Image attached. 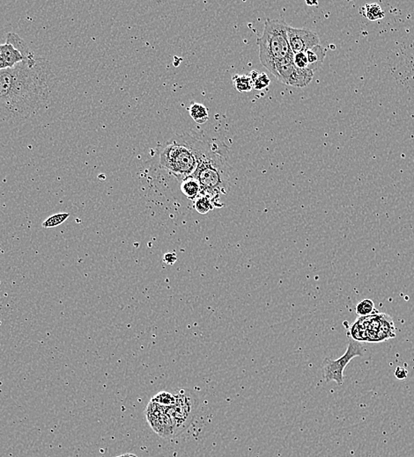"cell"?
Instances as JSON below:
<instances>
[{
  "mask_svg": "<svg viewBox=\"0 0 414 457\" xmlns=\"http://www.w3.org/2000/svg\"><path fill=\"white\" fill-rule=\"evenodd\" d=\"M214 201L213 199L207 195L201 194L195 201V208L197 211L200 214H206L214 208Z\"/></svg>",
  "mask_w": 414,
  "mask_h": 457,
  "instance_id": "obj_18",
  "label": "cell"
},
{
  "mask_svg": "<svg viewBox=\"0 0 414 457\" xmlns=\"http://www.w3.org/2000/svg\"><path fill=\"white\" fill-rule=\"evenodd\" d=\"M54 77L50 62L35 54L0 71V118L27 119L39 113L49 103Z\"/></svg>",
  "mask_w": 414,
  "mask_h": 457,
  "instance_id": "obj_1",
  "label": "cell"
},
{
  "mask_svg": "<svg viewBox=\"0 0 414 457\" xmlns=\"http://www.w3.org/2000/svg\"><path fill=\"white\" fill-rule=\"evenodd\" d=\"M396 328L392 317L386 314H371L360 317L354 323L349 332L352 340L367 342H381L396 337Z\"/></svg>",
  "mask_w": 414,
  "mask_h": 457,
  "instance_id": "obj_5",
  "label": "cell"
},
{
  "mask_svg": "<svg viewBox=\"0 0 414 457\" xmlns=\"http://www.w3.org/2000/svg\"><path fill=\"white\" fill-rule=\"evenodd\" d=\"M181 190L188 199L196 200L202 193L199 182L193 176L184 179L181 183Z\"/></svg>",
  "mask_w": 414,
  "mask_h": 457,
  "instance_id": "obj_12",
  "label": "cell"
},
{
  "mask_svg": "<svg viewBox=\"0 0 414 457\" xmlns=\"http://www.w3.org/2000/svg\"><path fill=\"white\" fill-rule=\"evenodd\" d=\"M233 85L239 92H250L253 89V82L250 75H235Z\"/></svg>",
  "mask_w": 414,
  "mask_h": 457,
  "instance_id": "obj_16",
  "label": "cell"
},
{
  "mask_svg": "<svg viewBox=\"0 0 414 457\" xmlns=\"http://www.w3.org/2000/svg\"><path fill=\"white\" fill-rule=\"evenodd\" d=\"M176 394L170 393V392H166L162 391L159 393L155 395L153 399H151L155 403H159V405H162L165 407H169L173 405L176 403Z\"/></svg>",
  "mask_w": 414,
  "mask_h": 457,
  "instance_id": "obj_19",
  "label": "cell"
},
{
  "mask_svg": "<svg viewBox=\"0 0 414 457\" xmlns=\"http://www.w3.org/2000/svg\"><path fill=\"white\" fill-rule=\"evenodd\" d=\"M407 373L408 372L405 369V367H397L396 370H395V376H396V379H398V380H405V378L407 377Z\"/></svg>",
  "mask_w": 414,
  "mask_h": 457,
  "instance_id": "obj_23",
  "label": "cell"
},
{
  "mask_svg": "<svg viewBox=\"0 0 414 457\" xmlns=\"http://www.w3.org/2000/svg\"><path fill=\"white\" fill-rule=\"evenodd\" d=\"M273 74L283 84L294 87H304L314 77V72L310 69H299L294 64V55L279 62L273 70Z\"/></svg>",
  "mask_w": 414,
  "mask_h": 457,
  "instance_id": "obj_9",
  "label": "cell"
},
{
  "mask_svg": "<svg viewBox=\"0 0 414 457\" xmlns=\"http://www.w3.org/2000/svg\"><path fill=\"white\" fill-rule=\"evenodd\" d=\"M204 142L189 134L175 136L160 150V166L178 181L192 176L197 167Z\"/></svg>",
  "mask_w": 414,
  "mask_h": 457,
  "instance_id": "obj_2",
  "label": "cell"
},
{
  "mask_svg": "<svg viewBox=\"0 0 414 457\" xmlns=\"http://www.w3.org/2000/svg\"><path fill=\"white\" fill-rule=\"evenodd\" d=\"M232 168L223 155L208 142H204L199 161L192 176L199 182L202 195L213 199L218 194H227L229 189Z\"/></svg>",
  "mask_w": 414,
  "mask_h": 457,
  "instance_id": "obj_3",
  "label": "cell"
},
{
  "mask_svg": "<svg viewBox=\"0 0 414 457\" xmlns=\"http://www.w3.org/2000/svg\"><path fill=\"white\" fill-rule=\"evenodd\" d=\"M305 53L309 62V69L314 72L323 64L326 51L323 47L317 45L312 48L311 50L306 51Z\"/></svg>",
  "mask_w": 414,
  "mask_h": 457,
  "instance_id": "obj_13",
  "label": "cell"
},
{
  "mask_svg": "<svg viewBox=\"0 0 414 457\" xmlns=\"http://www.w3.org/2000/svg\"><path fill=\"white\" fill-rule=\"evenodd\" d=\"M145 413L151 428L160 437L169 438L177 435L175 425L167 407L151 400Z\"/></svg>",
  "mask_w": 414,
  "mask_h": 457,
  "instance_id": "obj_10",
  "label": "cell"
},
{
  "mask_svg": "<svg viewBox=\"0 0 414 457\" xmlns=\"http://www.w3.org/2000/svg\"><path fill=\"white\" fill-rule=\"evenodd\" d=\"M287 37L293 54L306 52L315 46L320 45L316 33L305 28L287 27Z\"/></svg>",
  "mask_w": 414,
  "mask_h": 457,
  "instance_id": "obj_11",
  "label": "cell"
},
{
  "mask_svg": "<svg viewBox=\"0 0 414 457\" xmlns=\"http://www.w3.org/2000/svg\"><path fill=\"white\" fill-rule=\"evenodd\" d=\"M360 14L371 21L384 18L385 14L377 4H368L360 8Z\"/></svg>",
  "mask_w": 414,
  "mask_h": 457,
  "instance_id": "obj_15",
  "label": "cell"
},
{
  "mask_svg": "<svg viewBox=\"0 0 414 457\" xmlns=\"http://www.w3.org/2000/svg\"><path fill=\"white\" fill-rule=\"evenodd\" d=\"M287 27L288 25L283 20L267 18L262 37L256 41L260 62L272 73L279 62L294 55L288 41Z\"/></svg>",
  "mask_w": 414,
  "mask_h": 457,
  "instance_id": "obj_4",
  "label": "cell"
},
{
  "mask_svg": "<svg viewBox=\"0 0 414 457\" xmlns=\"http://www.w3.org/2000/svg\"><path fill=\"white\" fill-rule=\"evenodd\" d=\"M176 403L167 407L168 412L172 419L177 435L180 434L190 425L194 418L198 400L195 395L185 390L176 394Z\"/></svg>",
  "mask_w": 414,
  "mask_h": 457,
  "instance_id": "obj_7",
  "label": "cell"
},
{
  "mask_svg": "<svg viewBox=\"0 0 414 457\" xmlns=\"http://www.w3.org/2000/svg\"><path fill=\"white\" fill-rule=\"evenodd\" d=\"M117 457H137L136 455H133V454H123V455H121V456H118Z\"/></svg>",
  "mask_w": 414,
  "mask_h": 457,
  "instance_id": "obj_24",
  "label": "cell"
},
{
  "mask_svg": "<svg viewBox=\"0 0 414 457\" xmlns=\"http://www.w3.org/2000/svg\"><path fill=\"white\" fill-rule=\"evenodd\" d=\"M364 355V349L360 342L354 340H349L346 353L341 357L332 360L326 358L323 362V380L326 383L335 382L337 385L344 383V371L348 363L355 357H362Z\"/></svg>",
  "mask_w": 414,
  "mask_h": 457,
  "instance_id": "obj_6",
  "label": "cell"
},
{
  "mask_svg": "<svg viewBox=\"0 0 414 457\" xmlns=\"http://www.w3.org/2000/svg\"><path fill=\"white\" fill-rule=\"evenodd\" d=\"M271 83L270 77L266 73H259L253 80V88L255 90L262 91L267 88Z\"/></svg>",
  "mask_w": 414,
  "mask_h": 457,
  "instance_id": "obj_21",
  "label": "cell"
},
{
  "mask_svg": "<svg viewBox=\"0 0 414 457\" xmlns=\"http://www.w3.org/2000/svg\"><path fill=\"white\" fill-rule=\"evenodd\" d=\"M34 54L27 42L16 33H8L6 41L0 44V71L13 68Z\"/></svg>",
  "mask_w": 414,
  "mask_h": 457,
  "instance_id": "obj_8",
  "label": "cell"
},
{
  "mask_svg": "<svg viewBox=\"0 0 414 457\" xmlns=\"http://www.w3.org/2000/svg\"><path fill=\"white\" fill-rule=\"evenodd\" d=\"M375 303L370 299H364L358 303L355 307V312L359 317H366L375 312Z\"/></svg>",
  "mask_w": 414,
  "mask_h": 457,
  "instance_id": "obj_17",
  "label": "cell"
},
{
  "mask_svg": "<svg viewBox=\"0 0 414 457\" xmlns=\"http://www.w3.org/2000/svg\"><path fill=\"white\" fill-rule=\"evenodd\" d=\"M70 217L69 213H59L51 216L50 218H47L44 222H42V227L43 228H54V227L59 226L63 222H65Z\"/></svg>",
  "mask_w": 414,
  "mask_h": 457,
  "instance_id": "obj_20",
  "label": "cell"
},
{
  "mask_svg": "<svg viewBox=\"0 0 414 457\" xmlns=\"http://www.w3.org/2000/svg\"><path fill=\"white\" fill-rule=\"evenodd\" d=\"M190 114L195 123L204 124L209 119L208 109L205 105L201 103H193L190 108Z\"/></svg>",
  "mask_w": 414,
  "mask_h": 457,
  "instance_id": "obj_14",
  "label": "cell"
},
{
  "mask_svg": "<svg viewBox=\"0 0 414 457\" xmlns=\"http://www.w3.org/2000/svg\"><path fill=\"white\" fill-rule=\"evenodd\" d=\"M294 64L297 68L309 69V62L305 52L294 55Z\"/></svg>",
  "mask_w": 414,
  "mask_h": 457,
  "instance_id": "obj_22",
  "label": "cell"
}]
</instances>
